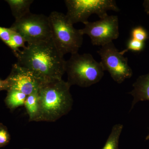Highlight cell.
I'll use <instances>...</instances> for the list:
<instances>
[{
    "label": "cell",
    "instance_id": "1",
    "mask_svg": "<svg viewBox=\"0 0 149 149\" xmlns=\"http://www.w3.org/2000/svg\"><path fill=\"white\" fill-rule=\"evenodd\" d=\"M17 64L32 72L42 84L62 79L65 61L52 40L27 44L15 54Z\"/></svg>",
    "mask_w": 149,
    "mask_h": 149
},
{
    "label": "cell",
    "instance_id": "2",
    "mask_svg": "<svg viewBox=\"0 0 149 149\" xmlns=\"http://www.w3.org/2000/svg\"><path fill=\"white\" fill-rule=\"evenodd\" d=\"M70 87L62 79L42 84L38 91L36 122H55L70 111L73 103Z\"/></svg>",
    "mask_w": 149,
    "mask_h": 149
},
{
    "label": "cell",
    "instance_id": "3",
    "mask_svg": "<svg viewBox=\"0 0 149 149\" xmlns=\"http://www.w3.org/2000/svg\"><path fill=\"white\" fill-rule=\"evenodd\" d=\"M104 72L100 62L96 61L90 54H72L65 61L67 82L70 86L76 85L88 88L100 82Z\"/></svg>",
    "mask_w": 149,
    "mask_h": 149
},
{
    "label": "cell",
    "instance_id": "4",
    "mask_svg": "<svg viewBox=\"0 0 149 149\" xmlns=\"http://www.w3.org/2000/svg\"><path fill=\"white\" fill-rule=\"evenodd\" d=\"M52 29V39L59 52L64 56L78 52L83 43V36L74 28L66 15L53 11L48 17Z\"/></svg>",
    "mask_w": 149,
    "mask_h": 149
},
{
    "label": "cell",
    "instance_id": "5",
    "mask_svg": "<svg viewBox=\"0 0 149 149\" xmlns=\"http://www.w3.org/2000/svg\"><path fill=\"white\" fill-rule=\"evenodd\" d=\"M65 3L67 8L65 15L73 24L77 22L84 24L93 14L102 19L108 15V11H120L114 0H66Z\"/></svg>",
    "mask_w": 149,
    "mask_h": 149
},
{
    "label": "cell",
    "instance_id": "6",
    "mask_svg": "<svg viewBox=\"0 0 149 149\" xmlns=\"http://www.w3.org/2000/svg\"><path fill=\"white\" fill-rule=\"evenodd\" d=\"M11 28L20 34L27 44L52 39V29L49 17L44 15L30 13L22 18L15 20Z\"/></svg>",
    "mask_w": 149,
    "mask_h": 149
},
{
    "label": "cell",
    "instance_id": "7",
    "mask_svg": "<svg viewBox=\"0 0 149 149\" xmlns=\"http://www.w3.org/2000/svg\"><path fill=\"white\" fill-rule=\"evenodd\" d=\"M104 71L109 72L115 82L123 83L133 75V70L128 63V59L123 56L113 42L102 46L97 51Z\"/></svg>",
    "mask_w": 149,
    "mask_h": 149
},
{
    "label": "cell",
    "instance_id": "8",
    "mask_svg": "<svg viewBox=\"0 0 149 149\" xmlns=\"http://www.w3.org/2000/svg\"><path fill=\"white\" fill-rule=\"evenodd\" d=\"M79 29L82 35H88L93 45L102 46L113 42L119 36V21L116 15H109L98 21L84 23Z\"/></svg>",
    "mask_w": 149,
    "mask_h": 149
},
{
    "label": "cell",
    "instance_id": "9",
    "mask_svg": "<svg viewBox=\"0 0 149 149\" xmlns=\"http://www.w3.org/2000/svg\"><path fill=\"white\" fill-rule=\"evenodd\" d=\"M6 79L9 83L8 91H19L27 96L38 91L43 84L32 72L17 63L13 65L11 72Z\"/></svg>",
    "mask_w": 149,
    "mask_h": 149
},
{
    "label": "cell",
    "instance_id": "10",
    "mask_svg": "<svg viewBox=\"0 0 149 149\" xmlns=\"http://www.w3.org/2000/svg\"><path fill=\"white\" fill-rule=\"evenodd\" d=\"M133 87V90L128 93L133 98L131 109L139 102L149 101V72L139 76Z\"/></svg>",
    "mask_w": 149,
    "mask_h": 149
},
{
    "label": "cell",
    "instance_id": "11",
    "mask_svg": "<svg viewBox=\"0 0 149 149\" xmlns=\"http://www.w3.org/2000/svg\"><path fill=\"white\" fill-rule=\"evenodd\" d=\"M6 1L10 6L15 20H19L30 13V7L32 0H8Z\"/></svg>",
    "mask_w": 149,
    "mask_h": 149
},
{
    "label": "cell",
    "instance_id": "12",
    "mask_svg": "<svg viewBox=\"0 0 149 149\" xmlns=\"http://www.w3.org/2000/svg\"><path fill=\"white\" fill-rule=\"evenodd\" d=\"M38 91L27 96L24 102V106L29 117V121H36L38 111Z\"/></svg>",
    "mask_w": 149,
    "mask_h": 149
},
{
    "label": "cell",
    "instance_id": "13",
    "mask_svg": "<svg viewBox=\"0 0 149 149\" xmlns=\"http://www.w3.org/2000/svg\"><path fill=\"white\" fill-rule=\"evenodd\" d=\"M27 96L21 92L15 90H10L5 99L6 105L11 110L15 109L24 106Z\"/></svg>",
    "mask_w": 149,
    "mask_h": 149
},
{
    "label": "cell",
    "instance_id": "14",
    "mask_svg": "<svg viewBox=\"0 0 149 149\" xmlns=\"http://www.w3.org/2000/svg\"><path fill=\"white\" fill-rule=\"evenodd\" d=\"M123 129V125L116 124L113 125L110 134L102 149H119V139Z\"/></svg>",
    "mask_w": 149,
    "mask_h": 149
},
{
    "label": "cell",
    "instance_id": "15",
    "mask_svg": "<svg viewBox=\"0 0 149 149\" xmlns=\"http://www.w3.org/2000/svg\"><path fill=\"white\" fill-rule=\"evenodd\" d=\"M12 29L13 31L10 40L6 44L13 50L15 54L20 51L19 49V48H22L23 49L26 47V46L25 45L26 42L20 34Z\"/></svg>",
    "mask_w": 149,
    "mask_h": 149
},
{
    "label": "cell",
    "instance_id": "16",
    "mask_svg": "<svg viewBox=\"0 0 149 149\" xmlns=\"http://www.w3.org/2000/svg\"><path fill=\"white\" fill-rule=\"evenodd\" d=\"M145 42L138 41L131 38L128 41L127 48L120 52L122 55H124L128 51L134 52H141L143 50L145 47Z\"/></svg>",
    "mask_w": 149,
    "mask_h": 149
},
{
    "label": "cell",
    "instance_id": "17",
    "mask_svg": "<svg viewBox=\"0 0 149 149\" xmlns=\"http://www.w3.org/2000/svg\"><path fill=\"white\" fill-rule=\"evenodd\" d=\"M131 35L132 39L144 42L148 38L146 30L141 26L133 28L131 30Z\"/></svg>",
    "mask_w": 149,
    "mask_h": 149
},
{
    "label": "cell",
    "instance_id": "18",
    "mask_svg": "<svg viewBox=\"0 0 149 149\" xmlns=\"http://www.w3.org/2000/svg\"><path fill=\"white\" fill-rule=\"evenodd\" d=\"M10 140V134L6 126L0 123V148L6 146Z\"/></svg>",
    "mask_w": 149,
    "mask_h": 149
},
{
    "label": "cell",
    "instance_id": "19",
    "mask_svg": "<svg viewBox=\"0 0 149 149\" xmlns=\"http://www.w3.org/2000/svg\"><path fill=\"white\" fill-rule=\"evenodd\" d=\"M12 31L11 28L0 27V39L6 44L10 40Z\"/></svg>",
    "mask_w": 149,
    "mask_h": 149
},
{
    "label": "cell",
    "instance_id": "20",
    "mask_svg": "<svg viewBox=\"0 0 149 149\" xmlns=\"http://www.w3.org/2000/svg\"><path fill=\"white\" fill-rule=\"evenodd\" d=\"M9 90V83L7 79L4 80L0 79V92L2 91H8Z\"/></svg>",
    "mask_w": 149,
    "mask_h": 149
},
{
    "label": "cell",
    "instance_id": "21",
    "mask_svg": "<svg viewBox=\"0 0 149 149\" xmlns=\"http://www.w3.org/2000/svg\"><path fill=\"white\" fill-rule=\"evenodd\" d=\"M143 6L145 11L149 16V0H145L144 1Z\"/></svg>",
    "mask_w": 149,
    "mask_h": 149
},
{
    "label": "cell",
    "instance_id": "22",
    "mask_svg": "<svg viewBox=\"0 0 149 149\" xmlns=\"http://www.w3.org/2000/svg\"><path fill=\"white\" fill-rule=\"evenodd\" d=\"M146 140H149V134H148V136H147L146 137Z\"/></svg>",
    "mask_w": 149,
    "mask_h": 149
},
{
    "label": "cell",
    "instance_id": "23",
    "mask_svg": "<svg viewBox=\"0 0 149 149\" xmlns=\"http://www.w3.org/2000/svg\"><path fill=\"white\" fill-rule=\"evenodd\" d=\"M28 149V148H24V149Z\"/></svg>",
    "mask_w": 149,
    "mask_h": 149
}]
</instances>
